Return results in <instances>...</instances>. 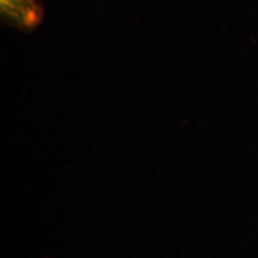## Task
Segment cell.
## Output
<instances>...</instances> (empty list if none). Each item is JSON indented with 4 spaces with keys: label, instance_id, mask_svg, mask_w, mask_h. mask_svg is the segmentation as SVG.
<instances>
[{
    "label": "cell",
    "instance_id": "1",
    "mask_svg": "<svg viewBox=\"0 0 258 258\" xmlns=\"http://www.w3.org/2000/svg\"><path fill=\"white\" fill-rule=\"evenodd\" d=\"M2 23L20 32L36 30L45 18L42 0H0Z\"/></svg>",
    "mask_w": 258,
    "mask_h": 258
}]
</instances>
